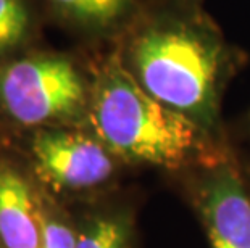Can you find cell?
<instances>
[{"mask_svg": "<svg viewBox=\"0 0 250 248\" xmlns=\"http://www.w3.org/2000/svg\"><path fill=\"white\" fill-rule=\"evenodd\" d=\"M62 12L87 24L107 26L121 18L129 0H52Z\"/></svg>", "mask_w": 250, "mask_h": 248, "instance_id": "52a82bcc", "label": "cell"}, {"mask_svg": "<svg viewBox=\"0 0 250 248\" xmlns=\"http://www.w3.org/2000/svg\"><path fill=\"white\" fill-rule=\"evenodd\" d=\"M37 174L58 191H84L113 174L110 150L100 140L70 133L41 131L31 142Z\"/></svg>", "mask_w": 250, "mask_h": 248, "instance_id": "277c9868", "label": "cell"}, {"mask_svg": "<svg viewBox=\"0 0 250 248\" xmlns=\"http://www.w3.org/2000/svg\"><path fill=\"white\" fill-rule=\"evenodd\" d=\"M76 248H129V235L120 221L99 219L76 235Z\"/></svg>", "mask_w": 250, "mask_h": 248, "instance_id": "9c48e42d", "label": "cell"}, {"mask_svg": "<svg viewBox=\"0 0 250 248\" xmlns=\"http://www.w3.org/2000/svg\"><path fill=\"white\" fill-rule=\"evenodd\" d=\"M86 103L83 77L66 58L36 55L0 68V108L21 126L71 119Z\"/></svg>", "mask_w": 250, "mask_h": 248, "instance_id": "3957f363", "label": "cell"}, {"mask_svg": "<svg viewBox=\"0 0 250 248\" xmlns=\"http://www.w3.org/2000/svg\"><path fill=\"white\" fill-rule=\"evenodd\" d=\"M42 247L41 248H76L74 232L54 216L44 214L41 210Z\"/></svg>", "mask_w": 250, "mask_h": 248, "instance_id": "30bf717a", "label": "cell"}, {"mask_svg": "<svg viewBox=\"0 0 250 248\" xmlns=\"http://www.w3.org/2000/svg\"><path fill=\"white\" fill-rule=\"evenodd\" d=\"M137 81L158 102L190 119H208L215 107L218 54L188 28H155L136 40Z\"/></svg>", "mask_w": 250, "mask_h": 248, "instance_id": "7a4b0ae2", "label": "cell"}, {"mask_svg": "<svg viewBox=\"0 0 250 248\" xmlns=\"http://www.w3.org/2000/svg\"><path fill=\"white\" fill-rule=\"evenodd\" d=\"M29 29V15L21 0H0V55L20 45Z\"/></svg>", "mask_w": 250, "mask_h": 248, "instance_id": "ba28073f", "label": "cell"}, {"mask_svg": "<svg viewBox=\"0 0 250 248\" xmlns=\"http://www.w3.org/2000/svg\"><path fill=\"white\" fill-rule=\"evenodd\" d=\"M199 202L211 248H250V198L231 168L205 179Z\"/></svg>", "mask_w": 250, "mask_h": 248, "instance_id": "5b68a950", "label": "cell"}, {"mask_svg": "<svg viewBox=\"0 0 250 248\" xmlns=\"http://www.w3.org/2000/svg\"><path fill=\"white\" fill-rule=\"evenodd\" d=\"M90 121L99 140L131 161L174 168L207 152L197 121L158 102L115 60L99 73Z\"/></svg>", "mask_w": 250, "mask_h": 248, "instance_id": "6da1fadb", "label": "cell"}, {"mask_svg": "<svg viewBox=\"0 0 250 248\" xmlns=\"http://www.w3.org/2000/svg\"><path fill=\"white\" fill-rule=\"evenodd\" d=\"M0 247H42L41 208L28 181L7 163H0Z\"/></svg>", "mask_w": 250, "mask_h": 248, "instance_id": "8992f818", "label": "cell"}]
</instances>
